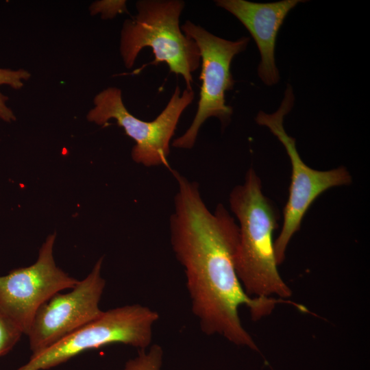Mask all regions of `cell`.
<instances>
[{"mask_svg": "<svg viewBox=\"0 0 370 370\" xmlns=\"http://www.w3.org/2000/svg\"><path fill=\"white\" fill-rule=\"evenodd\" d=\"M178 190L170 219L171 243L184 269L192 312L206 335H219L238 346L257 350L245 329L238 308L245 306L258 320L282 300L251 297L237 276L234 257L239 228L224 206L211 212L195 182L175 171Z\"/></svg>", "mask_w": 370, "mask_h": 370, "instance_id": "1", "label": "cell"}, {"mask_svg": "<svg viewBox=\"0 0 370 370\" xmlns=\"http://www.w3.org/2000/svg\"><path fill=\"white\" fill-rule=\"evenodd\" d=\"M230 204L240 224L234 264L245 292L257 298L291 297V290L281 278L275 258L276 214L253 169L247 172L244 184L231 192Z\"/></svg>", "mask_w": 370, "mask_h": 370, "instance_id": "2", "label": "cell"}, {"mask_svg": "<svg viewBox=\"0 0 370 370\" xmlns=\"http://www.w3.org/2000/svg\"><path fill=\"white\" fill-rule=\"evenodd\" d=\"M181 0H140L137 14L125 21L121 33L120 53L125 66L131 69L138 53L150 47L154 55L151 64H167L171 72L180 75L186 89L193 90V73L200 66L196 42L180 27L184 8Z\"/></svg>", "mask_w": 370, "mask_h": 370, "instance_id": "3", "label": "cell"}, {"mask_svg": "<svg viewBox=\"0 0 370 370\" xmlns=\"http://www.w3.org/2000/svg\"><path fill=\"white\" fill-rule=\"evenodd\" d=\"M160 316L147 306L126 305L103 311L97 319L36 355L16 370H46L92 349L123 344L145 349Z\"/></svg>", "mask_w": 370, "mask_h": 370, "instance_id": "4", "label": "cell"}, {"mask_svg": "<svg viewBox=\"0 0 370 370\" xmlns=\"http://www.w3.org/2000/svg\"><path fill=\"white\" fill-rule=\"evenodd\" d=\"M294 95L288 84L284 97L278 109L273 113L260 111L256 121L267 127L282 143L286 150L292 166L289 196L284 208V221L280 235L274 242L275 258L278 265L285 258V253L293 234L300 228L305 213L314 201L324 191L333 186L347 185L351 176L344 167L329 171H317L307 166L296 148L295 139L285 131L283 121L292 109Z\"/></svg>", "mask_w": 370, "mask_h": 370, "instance_id": "5", "label": "cell"}, {"mask_svg": "<svg viewBox=\"0 0 370 370\" xmlns=\"http://www.w3.org/2000/svg\"><path fill=\"white\" fill-rule=\"evenodd\" d=\"M194 97L193 90L186 88L181 92L177 86L161 113L152 121H144L127 110L120 89L109 87L95 97L94 107L88 112L87 119L99 125L114 119L136 143L131 153L135 162L145 166L168 167L170 141L181 115Z\"/></svg>", "mask_w": 370, "mask_h": 370, "instance_id": "6", "label": "cell"}, {"mask_svg": "<svg viewBox=\"0 0 370 370\" xmlns=\"http://www.w3.org/2000/svg\"><path fill=\"white\" fill-rule=\"evenodd\" d=\"M182 32L198 46L201 61L198 108L194 119L184 134L173 140L172 146L191 149L203 123L210 117L217 118L225 127L231 120L232 108L225 103V92L234 88L235 81L231 73L233 58L245 50L249 38L232 41L218 37L200 25L186 21Z\"/></svg>", "mask_w": 370, "mask_h": 370, "instance_id": "7", "label": "cell"}, {"mask_svg": "<svg viewBox=\"0 0 370 370\" xmlns=\"http://www.w3.org/2000/svg\"><path fill=\"white\" fill-rule=\"evenodd\" d=\"M56 234L42 245L32 265L0 276V311L27 334L38 308L62 290L74 288L79 280L56 266L53 249Z\"/></svg>", "mask_w": 370, "mask_h": 370, "instance_id": "8", "label": "cell"}, {"mask_svg": "<svg viewBox=\"0 0 370 370\" xmlns=\"http://www.w3.org/2000/svg\"><path fill=\"white\" fill-rule=\"evenodd\" d=\"M100 258L90 273L67 293H58L37 310L27 333L32 355L40 353L99 317L106 281Z\"/></svg>", "mask_w": 370, "mask_h": 370, "instance_id": "9", "label": "cell"}, {"mask_svg": "<svg viewBox=\"0 0 370 370\" xmlns=\"http://www.w3.org/2000/svg\"><path fill=\"white\" fill-rule=\"evenodd\" d=\"M302 0L254 3L245 0H216V5L234 15L249 31L261 56L258 75L267 86L276 84L280 74L275 65L278 33L284 19Z\"/></svg>", "mask_w": 370, "mask_h": 370, "instance_id": "10", "label": "cell"}, {"mask_svg": "<svg viewBox=\"0 0 370 370\" xmlns=\"http://www.w3.org/2000/svg\"><path fill=\"white\" fill-rule=\"evenodd\" d=\"M31 74L26 70L20 69L12 70L0 69V86L8 85L14 89H20L24 85L23 81L27 80ZM8 97L0 92V119L11 122L16 120L12 110L6 105Z\"/></svg>", "mask_w": 370, "mask_h": 370, "instance_id": "11", "label": "cell"}, {"mask_svg": "<svg viewBox=\"0 0 370 370\" xmlns=\"http://www.w3.org/2000/svg\"><path fill=\"white\" fill-rule=\"evenodd\" d=\"M162 356L161 346L153 344L148 351L140 349L136 358L126 362L124 370H160Z\"/></svg>", "mask_w": 370, "mask_h": 370, "instance_id": "12", "label": "cell"}, {"mask_svg": "<svg viewBox=\"0 0 370 370\" xmlns=\"http://www.w3.org/2000/svg\"><path fill=\"white\" fill-rule=\"evenodd\" d=\"M23 334L21 330L0 311V356L12 350Z\"/></svg>", "mask_w": 370, "mask_h": 370, "instance_id": "13", "label": "cell"}, {"mask_svg": "<svg viewBox=\"0 0 370 370\" xmlns=\"http://www.w3.org/2000/svg\"><path fill=\"white\" fill-rule=\"evenodd\" d=\"M125 1H103L95 3V12H101L103 18H112L116 13L126 11Z\"/></svg>", "mask_w": 370, "mask_h": 370, "instance_id": "14", "label": "cell"}]
</instances>
